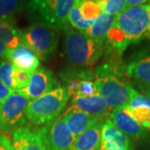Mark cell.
<instances>
[{"instance_id": "obj_1", "label": "cell", "mask_w": 150, "mask_h": 150, "mask_svg": "<svg viewBox=\"0 0 150 150\" xmlns=\"http://www.w3.org/2000/svg\"><path fill=\"white\" fill-rule=\"evenodd\" d=\"M149 32L150 4L129 7L116 17L103 47L108 54L120 57L130 44L146 38Z\"/></svg>"}, {"instance_id": "obj_2", "label": "cell", "mask_w": 150, "mask_h": 150, "mask_svg": "<svg viewBox=\"0 0 150 150\" xmlns=\"http://www.w3.org/2000/svg\"><path fill=\"white\" fill-rule=\"evenodd\" d=\"M123 68L117 62L97 66L94 79L98 93L112 110L129 105L132 86L123 79Z\"/></svg>"}, {"instance_id": "obj_3", "label": "cell", "mask_w": 150, "mask_h": 150, "mask_svg": "<svg viewBox=\"0 0 150 150\" xmlns=\"http://www.w3.org/2000/svg\"><path fill=\"white\" fill-rule=\"evenodd\" d=\"M64 31V54L70 64L79 69H88L96 64L103 53L104 45L98 44L69 24Z\"/></svg>"}, {"instance_id": "obj_4", "label": "cell", "mask_w": 150, "mask_h": 150, "mask_svg": "<svg viewBox=\"0 0 150 150\" xmlns=\"http://www.w3.org/2000/svg\"><path fill=\"white\" fill-rule=\"evenodd\" d=\"M69 99V95L65 87H56L28 102L26 108L28 121L36 126L47 125L60 116Z\"/></svg>"}, {"instance_id": "obj_5", "label": "cell", "mask_w": 150, "mask_h": 150, "mask_svg": "<svg viewBox=\"0 0 150 150\" xmlns=\"http://www.w3.org/2000/svg\"><path fill=\"white\" fill-rule=\"evenodd\" d=\"M77 0H29L28 15L33 23L64 30L69 25V15Z\"/></svg>"}, {"instance_id": "obj_6", "label": "cell", "mask_w": 150, "mask_h": 150, "mask_svg": "<svg viewBox=\"0 0 150 150\" xmlns=\"http://www.w3.org/2000/svg\"><path fill=\"white\" fill-rule=\"evenodd\" d=\"M22 42L26 43L41 60L51 58L58 47V31L38 23H32L25 30H22Z\"/></svg>"}, {"instance_id": "obj_7", "label": "cell", "mask_w": 150, "mask_h": 150, "mask_svg": "<svg viewBox=\"0 0 150 150\" xmlns=\"http://www.w3.org/2000/svg\"><path fill=\"white\" fill-rule=\"evenodd\" d=\"M28 100L14 90L2 104L0 130L5 134H13L17 129L26 127V108Z\"/></svg>"}, {"instance_id": "obj_8", "label": "cell", "mask_w": 150, "mask_h": 150, "mask_svg": "<svg viewBox=\"0 0 150 150\" xmlns=\"http://www.w3.org/2000/svg\"><path fill=\"white\" fill-rule=\"evenodd\" d=\"M39 132L48 150H70L76 139L63 115L39 129Z\"/></svg>"}, {"instance_id": "obj_9", "label": "cell", "mask_w": 150, "mask_h": 150, "mask_svg": "<svg viewBox=\"0 0 150 150\" xmlns=\"http://www.w3.org/2000/svg\"><path fill=\"white\" fill-rule=\"evenodd\" d=\"M67 92L72 98L75 97H91L98 94L94 73L92 69H83L64 74Z\"/></svg>"}, {"instance_id": "obj_10", "label": "cell", "mask_w": 150, "mask_h": 150, "mask_svg": "<svg viewBox=\"0 0 150 150\" xmlns=\"http://www.w3.org/2000/svg\"><path fill=\"white\" fill-rule=\"evenodd\" d=\"M54 86L55 80L52 71L45 68H38L30 74L27 87L15 91L31 101L53 90L55 88Z\"/></svg>"}, {"instance_id": "obj_11", "label": "cell", "mask_w": 150, "mask_h": 150, "mask_svg": "<svg viewBox=\"0 0 150 150\" xmlns=\"http://www.w3.org/2000/svg\"><path fill=\"white\" fill-rule=\"evenodd\" d=\"M100 150H134V148L129 137L107 118L101 128Z\"/></svg>"}, {"instance_id": "obj_12", "label": "cell", "mask_w": 150, "mask_h": 150, "mask_svg": "<svg viewBox=\"0 0 150 150\" xmlns=\"http://www.w3.org/2000/svg\"><path fill=\"white\" fill-rule=\"evenodd\" d=\"M4 59L28 74L34 72L40 65V59L36 53L23 42L18 43L14 48L8 49Z\"/></svg>"}, {"instance_id": "obj_13", "label": "cell", "mask_w": 150, "mask_h": 150, "mask_svg": "<svg viewBox=\"0 0 150 150\" xmlns=\"http://www.w3.org/2000/svg\"><path fill=\"white\" fill-rule=\"evenodd\" d=\"M109 119L117 129L129 138L137 140L144 136L145 129L133 118L127 108H120L112 110L109 115Z\"/></svg>"}, {"instance_id": "obj_14", "label": "cell", "mask_w": 150, "mask_h": 150, "mask_svg": "<svg viewBox=\"0 0 150 150\" xmlns=\"http://www.w3.org/2000/svg\"><path fill=\"white\" fill-rule=\"evenodd\" d=\"M14 150H48L43 143L39 129L23 127L12 134Z\"/></svg>"}, {"instance_id": "obj_15", "label": "cell", "mask_w": 150, "mask_h": 150, "mask_svg": "<svg viewBox=\"0 0 150 150\" xmlns=\"http://www.w3.org/2000/svg\"><path fill=\"white\" fill-rule=\"evenodd\" d=\"M72 103L82 111L98 119H107L112 112V109L99 94L91 97H75L72 98Z\"/></svg>"}, {"instance_id": "obj_16", "label": "cell", "mask_w": 150, "mask_h": 150, "mask_svg": "<svg viewBox=\"0 0 150 150\" xmlns=\"http://www.w3.org/2000/svg\"><path fill=\"white\" fill-rule=\"evenodd\" d=\"M126 108L144 129L150 130V100L147 97L132 88L130 100Z\"/></svg>"}, {"instance_id": "obj_17", "label": "cell", "mask_w": 150, "mask_h": 150, "mask_svg": "<svg viewBox=\"0 0 150 150\" xmlns=\"http://www.w3.org/2000/svg\"><path fill=\"white\" fill-rule=\"evenodd\" d=\"M62 115L75 139L83 134L96 119V118L82 111L75 105L69 108Z\"/></svg>"}, {"instance_id": "obj_18", "label": "cell", "mask_w": 150, "mask_h": 150, "mask_svg": "<svg viewBox=\"0 0 150 150\" xmlns=\"http://www.w3.org/2000/svg\"><path fill=\"white\" fill-rule=\"evenodd\" d=\"M103 119L96 118L76 139L70 150H100L101 128Z\"/></svg>"}, {"instance_id": "obj_19", "label": "cell", "mask_w": 150, "mask_h": 150, "mask_svg": "<svg viewBox=\"0 0 150 150\" xmlns=\"http://www.w3.org/2000/svg\"><path fill=\"white\" fill-rule=\"evenodd\" d=\"M116 16L102 13L94 20L93 25L83 33L99 45H104L107 39L108 33L112 27Z\"/></svg>"}, {"instance_id": "obj_20", "label": "cell", "mask_w": 150, "mask_h": 150, "mask_svg": "<svg viewBox=\"0 0 150 150\" xmlns=\"http://www.w3.org/2000/svg\"><path fill=\"white\" fill-rule=\"evenodd\" d=\"M125 73L138 83L141 89L149 88L150 56H147L129 64L126 68Z\"/></svg>"}, {"instance_id": "obj_21", "label": "cell", "mask_w": 150, "mask_h": 150, "mask_svg": "<svg viewBox=\"0 0 150 150\" xmlns=\"http://www.w3.org/2000/svg\"><path fill=\"white\" fill-rule=\"evenodd\" d=\"M0 42L8 49L22 42V30L16 27L14 19H0Z\"/></svg>"}, {"instance_id": "obj_22", "label": "cell", "mask_w": 150, "mask_h": 150, "mask_svg": "<svg viewBox=\"0 0 150 150\" xmlns=\"http://www.w3.org/2000/svg\"><path fill=\"white\" fill-rule=\"evenodd\" d=\"M27 0H0V19H14L23 10Z\"/></svg>"}, {"instance_id": "obj_23", "label": "cell", "mask_w": 150, "mask_h": 150, "mask_svg": "<svg viewBox=\"0 0 150 150\" xmlns=\"http://www.w3.org/2000/svg\"><path fill=\"white\" fill-rule=\"evenodd\" d=\"M79 3H80V0L76 1L74 8H72L69 15L68 22H69V24H70L72 28H74L80 32L84 33L91 27L94 21L87 20L83 17L80 11Z\"/></svg>"}, {"instance_id": "obj_24", "label": "cell", "mask_w": 150, "mask_h": 150, "mask_svg": "<svg viewBox=\"0 0 150 150\" xmlns=\"http://www.w3.org/2000/svg\"><path fill=\"white\" fill-rule=\"evenodd\" d=\"M101 8L102 13L118 16L128 6L124 0H95Z\"/></svg>"}, {"instance_id": "obj_25", "label": "cell", "mask_w": 150, "mask_h": 150, "mask_svg": "<svg viewBox=\"0 0 150 150\" xmlns=\"http://www.w3.org/2000/svg\"><path fill=\"white\" fill-rule=\"evenodd\" d=\"M80 11L87 20L94 21L102 13L101 8L95 0H80Z\"/></svg>"}, {"instance_id": "obj_26", "label": "cell", "mask_w": 150, "mask_h": 150, "mask_svg": "<svg viewBox=\"0 0 150 150\" xmlns=\"http://www.w3.org/2000/svg\"><path fill=\"white\" fill-rule=\"evenodd\" d=\"M29 75L30 74H28L26 71L13 66V71L12 75L13 90H18L26 88L28 84Z\"/></svg>"}, {"instance_id": "obj_27", "label": "cell", "mask_w": 150, "mask_h": 150, "mask_svg": "<svg viewBox=\"0 0 150 150\" xmlns=\"http://www.w3.org/2000/svg\"><path fill=\"white\" fill-rule=\"evenodd\" d=\"M13 65L12 63L6 59H0V81L10 88H13Z\"/></svg>"}, {"instance_id": "obj_28", "label": "cell", "mask_w": 150, "mask_h": 150, "mask_svg": "<svg viewBox=\"0 0 150 150\" xmlns=\"http://www.w3.org/2000/svg\"><path fill=\"white\" fill-rule=\"evenodd\" d=\"M14 92L13 88L5 86L1 81H0V102L3 103L6 100V98Z\"/></svg>"}, {"instance_id": "obj_29", "label": "cell", "mask_w": 150, "mask_h": 150, "mask_svg": "<svg viewBox=\"0 0 150 150\" xmlns=\"http://www.w3.org/2000/svg\"><path fill=\"white\" fill-rule=\"evenodd\" d=\"M0 150H14L10 139L4 134H0Z\"/></svg>"}, {"instance_id": "obj_30", "label": "cell", "mask_w": 150, "mask_h": 150, "mask_svg": "<svg viewBox=\"0 0 150 150\" xmlns=\"http://www.w3.org/2000/svg\"><path fill=\"white\" fill-rule=\"evenodd\" d=\"M126 4L129 7H135V6H140L145 4L149 0H124Z\"/></svg>"}, {"instance_id": "obj_31", "label": "cell", "mask_w": 150, "mask_h": 150, "mask_svg": "<svg viewBox=\"0 0 150 150\" xmlns=\"http://www.w3.org/2000/svg\"><path fill=\"white\" fill-rule=\"evenodd\" d=\"M8 49V48H7L4 43L0 42V59H4Z\"/></svg>"}, {"instance_id": "obj_32", "label": "cell", "mask_w": 150, "mask_h": 150, "mask_svg": "<svg viewBox=\"0 0 150 150\" xmlns=\"http://www.w3.org/2000/svg\"><path fill=\"white\" fill-rule=\"evenodd\" d=\"M144 93H145V96L147 97L150 100V87L149 88H144V89H142Z\"/></svg>"}, {"instance_id": "obj_33", "label": "cell", "mask_w": 150, "mask_h": 150, "mask_svg": "<svg viewBox=\"0 0 150 150\" xmlns=\"http://www.w3.org/2000/svg\"><path fill=\"white\" fill-rule=\"evenodd\" d=\"M1 116H2V103L0 102V123H1Z\"/></svg>"}, {"instance_id": "obj_34", "label": "cell", "mask_w": 150, "mask_h": 150, "mask_svg": "<svg viewBox=\"0 0 150 150\" xmlns=\"http://www.w3.org/2000/svg\"><path fill=\"white\" fill-rule=\"evenodd\" d=\"M146 38H149V39H150V32L148 33V35H147V37H146Z\"/></svg>"}, {"instance_id": "obj_35", "label": "cell", "mask_w": 150, "mask_h": 150, "mask_svg": "<svg viewBox=\"0 0 150 150\" xmlns=\"http://www.w3.org/2000/svg\"><path fill=\"white\" fill-rule=\"evenodd\" d=\"M149 3H150V0H149Z\"/></svg>"}]
</instances>
